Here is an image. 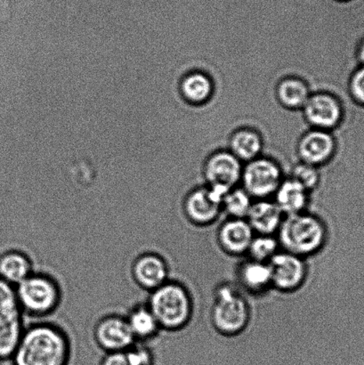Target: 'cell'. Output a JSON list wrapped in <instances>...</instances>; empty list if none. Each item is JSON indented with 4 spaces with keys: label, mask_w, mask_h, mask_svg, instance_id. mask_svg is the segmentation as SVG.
Here are the masks:
<instances>
[{
    "label": "cell",
    "mask_w": 364,
    "mask_h": 365,
    "mask_svg": "<svg viewBox=\"0 0 364 365\" xmlns=\"http://www.w3.org/2000/svg\"><path fill=\"white\" fill-rule=\"evenodd\" d=\"M273 197L284 217L308 211L310 192L291 178L281 181Z\"/></svg>",
    "instance_id": "obj_20"
},
{
    "label": "cell",
    "mask_w": 364,
    "mask_h": 365,
    "mask_svg": "<svg viewBox=\"0 0 364 365\" xmlns=\"http://www.w3.org/2000/svg\"><path fill=\"white\" fill-rule=\"evenodd\" d=\"M291 178L304 186L310 192L316 189L320 182V174L316 166L305 163L294 167Z\"/></svg>",
    "instance_id": "obj_27"
},
{
    "label": "cell",
    "mask_w": 364,
    "mask_h": 365,
    "mask_svg": "<svg viewBox=\"0 0 364 365\" xmlns=\"http://www.w3.org/2000/svg\"><path fill=\"white\" fill-rule=\"evenodd\" d=\"M298 152L303 163L313 166L321 165L334 155L336 152V140L333 135L317 128L302 138Z\"/></svg>",
    "instance_id": "obj_17"
},
{
    "label": "cell",
    "mask_w": 364,
    "mask_h": 365,
    "mask_svg": "<svg viewBox=\"0 0 364 365\" xmlns=\"http://www.w3.org/2000/svg\"><path fill=\"white\" fill-rule=\"evenodd\" d=\"M255 232L244 218L227 217L217 232V245L232 257L246 256Z\"/></svg>",
    "instance_id": "obj_14"
},
{
    "label": "cell",
    "mask_w": 364,
    "mask_h": 365,
    "mask_svg": "<svg viewBox=\"0 0 364 365\" xmlns=\"http://www.w3.org/2000/svg\"><path fill=\"white\" fill-rule=\"evenodd\" d=\"M254 199L242 187H234L224 196L223 213L230 218L247 217Z\"/></svg>",
    "instance_id": "obj_25"
},
{
    "label": "cell",
    "mask_w": 364,
    "mask_h": 365,
    "mask_svg": "<svg viewBox=\"0 0 364 365\" xmlns=\"http://www.w3.org/2000/svg\"><path fill=\"white\" fill-rule=\"evenodd\" d=\"M155 356L145 343H135L127 351L105 354L100 365H155Z\"/></svg>",
    "instance_id": "obj_22"
},
{
    "label": "cell",
    "mask_w": 364,
    "mask_h": 365,
    "mask_svg": "<svg viewBox=\"0 0 364 365\" xmlns=\"http://www.w3.org/2000/svg\"><path fill=\"white\" fill-rule=\"evenodd\" d=\"M128 275L135 287L149 293L170 280V267L162 253L145 250L131 259Z\"/></svg>",
    "instance_id": "obj_8"
},
{
    "label": "cell",
    "mask_w": 364,
    "mask_h": 365,
    "mask_svg": "<svg viewBox=\"0 0 364 365\" xmlns=\"http://www.w3.org/2000/svg\"><path fill=\"white\" fill-rule=\"evenodd\" d=\"M224 196L208 185L192 189L182 202V211L188 222L195 227H208L223 213Z\"/></svg>",
    "instance_id": "obj_11"
},
{
    "label": "cell",
    "mask_w": 364,
    "mask_h": 365,
    "mask_svg": "<svg viewBox=\"0 0 364 365\" xmlns=\"http://www.w3.org/2000/svg\"><path fill=\"white\" fill-rule=\"evenodd\" d=\"M283 180L278 164L269 159L256 158L244 167L241 182L253 199L260 200L274 196Z\"/></svg>",
    "instance_id": "obj_9"
},
{
    "label": "cell",
    "mask_w": 364,
    "mask_h": 365,
    "mask_svg": "<svg viewBox=\"0 0 364 365\" xmlns=\"http://www.w3.org/2000/svg\"><path fill=\"white\" fill-rule=\"evenodd\" d=\"M284 215L271 199L254 200L246 220L256 235H276Z\"/></svg>",
    "instance_id": "obj_19"
},
{
    "label": "cell",
    "mask_w": 364,
    "mask_h": 365,
    "mask_svg": "<svg viewBox=\"0 0 364 365\" xmlns=\"http://www.w3.org/2000/svg\"><path fill=\"white\" fill-rule=\"evenodd\" d=\"M272 288L277 292L293 293L299 291L308 277L306 259L281 250L269 262Z\"/></svg>",
    "instance_id": "obj_10"
},
{
    "label": "cell",
    "mask_w": 364,
    "mask_h": 365,
    "mask_svg": "<svg viewBox=\"0 0 364 365\" xmlns=\"http://www.w3.org/2000/svg\"><path fill=\"white\" fill-rule=\"evenodd\" d=\"M162 331L184 330L194 316V299L183 282L170 278L145 299Z\"/></svg>",
    "instance_id": "obj_4"
},
{
    "label": "cell",
    "mask_w": 364,
    "mask_h": 365,
    "mask_svg": "<svg viewBox=\"0 0 364 365\" xmlns=\"http://www.w3.org/2000/svg\"><path fill=\"white\" fill-rule=\"evenodd\" d=\"M356 57H358V63L360 66H364V42L360 45L359 48L358 50V53H356Z\"/></svg>",
    "instance_id": "obj_29"
},
{
    "label": "cell",
    "mask_w": 364,
    "mask_h": 365,
    "mask_svg": "<svg viewBox=\"0 0 364 365\" xmlns=\"http://www.w3.org/2000/svg\"><path fill=\"white\" fill-rule=\"evenodd\" d=\"M212 83L205 74L192 73L187 75L180 83V92L187 102L199 103L209 98Z\"/></svg>",
    "instance_id": "obj_24"
},
{
    "label": "cell",
    "mask_w": 364,
    "mask_h": 365,
    "mask_svg": "<svg viewBox=\"0 0 364 365\" xmlns=\"http://www.w3.org/2000/svg\"><path fill=\"white\" fill-rule=\"evenodd\" d=\"M262 146L261 137L249 128L235 132L230 140L232 153L239 160L246 162L256 159L261 152Z\"/></svg>",
    "instance_id": "obj_21"
},
{
    "label": "cell",
    "mask_w": 364,
    "mask_h": 365,
    "mask_svg": "<svg viewBox=\"0 0 364 365\" xmlns=\"http://www.w3.org/2000/svg\"><path fill=\"white\" fill-rule=\"evenodd\" d=\"M37 268L34 257L23 247H12L0 253V279L14 287Z\"/></svg>",
    "instance_id": "obj_15"
},
{
    "label": "cell",
    "mask_w": 364,
    "mask_h": 365,
    "mask_svg": "<svg viewBox=\"0 0 364 365\" xmlns=\"http://www.w3.org/2000/svg\"><path fill=\"white\" fill-rule=\"evenodd\" d=\"M95 345L105 354L127 351L135 339L124 313L108 312L100 316L91 329Z\"/></svg>",
    "instance_id": "obj_7"
},
{
    "label": "cell",
    "mask_w": 364,
    "mask_h": 365,
    "mask_svg": "<svg viewBox=\"0 0 364 365\" xmlns=\"http://www.w3.org/2000/svg\"><path fill=\"white\" fill-rule=\"evenodd\" d=\"M276 237L281 250L306 259L326 248L329 229L322 217L308 210L284 217Z\"/></svg>",
    "instance_id": "obj_3"
},
{
    "label": "cell",
    "mask_w": 364,
    "mask_h": 365,
    "mask_svg": "<svg viewBox=\"0 0 364 365\" xmlns=\"http://www.w3.org/2000/svg\"><path fill=\"white\" fill-rule=\"evenodd\" d=\"M16 287L0 279V360L12 357L26 327Z\"/></svg>",
    "instance_id": "obj_6"
},
{
    "label": "cell",
    "mask_w": 364,
    "mask_h": 365,
    "mask_svg": "<svg viewBox=\"0 0 364 365\" xmlns=\"http://www.w3.org/2000/svg\"><path fill=\"white\" fill-rule=\"evenodd\" d=\"M235 274L238 287L249 295H264L273 289L269 263L246 257L238 264Z\"/></svg>",
    "instance_id": "obj_16"
},
{
    "label": "cell",
    "mask_w": 364,
    "mask_h": 365,
    "mask_svg": "<svg viewBox=\"0 0 364 365\" xmlns=\"http://www.w3.org/2000/svg\"><path fill=\"white\" fill-rule=\"evenodd\" d=\"M303 108L306 120L318 130H331L340 126L344 117L340 99L327 93L310 96Z\"/></svg>",
    "instance_id": "obj_13"
},
{
    "label": "cell",
    "mask_w": 364,
    "mask_h": 365,
    "mask_svg": "<svg viewBox=\"0 0 364 365\" xmlns=\"http://www.w3.org/2000/svg\"><path fill=\"white\" fill-rule=\"evenodd\" d=\"M73 338L62 324L51 319L31 321L10 360L14 365H68Z\"/></svg>",
    "instance_id": "obj_1"
},
{
    "label": "cell",
    "mask_w": 364,
    "mask_h": 365,
    "mask_svg": "<svg viewBox=\"0 0 364 365\" xmlns=\"http://www.w3.org/2000/svg\"><path fill=\"white\" fill-rule=\"evenodd\" d=\"M277 96L284 106L296 109L304 107L310 94L304 81L297 78H287L278 86Z\"/></svg>",
    "instance_id": "obj_23"
},
{
    "label": "cell",
    "mask_w": 364,
    "mask_h": 365,
    "mask_svg": "<svg viewBox=\"0 0 364 365\" xmlns=\"http://www.w3.org/2000/svg\"><path fill=\"white\" fill-rule=\"evenodd\" d=\"M281 250L276 235L255 234L245 257L260 262L269 263Z\"/></svg>",
    "instance_id": "obj_26"
},
{
    "label": "cell",
    "mask_w": 364,
    "mask_h": 365,
    "mask_svg": "<svg viewBox=\"0 0 364 365\" xmlns=\"http://www.w3.org/2000/svg\"><path fill=\"white\" fill-rule=\"evenodd\" d=\"M338 1H349V0H338Z\"/></svg>",
    "instance_id": "obj_30"
},
{
    "label": "cell",
    "mask_w": 364,
    "mask_h": 365,
    "mask_svg": "<svg viewBox=\"0 0 364 365\" xmlns=\"http://www.w3.org/2000/svg\"><path fill=\"white\" fill-rule=\"evenodd\" d=\"M242 170L240 160L233 153H217L209 157L204 166L206 185L224 196L240 184Z\"/></svg>",
    "instance_id": "obj_12"
},
{
    "label": "cell",
    "mask_w": 364,
    "mask_h": 365,
    "mask_svg": "<svg viewBox=\"0 0 364 365\" xmlns=\"http://www.w3.org/2000/svg\"><path fill=\"white\" fill-rule=\"evenodd\" d=\"M210 320L214 329L227 337L240 335L248 328L251 305L236 284L224 282L215 289Z\"/></svg>",
    "instance_id": "obj_5"
},
{
    "label": "cell",
    "mask_w": 364,
    "mask_h": 365,
    "mask_svg": "<svg viewBox=\"0 0 364 365\" xmlns=\"http://www.w3.org/2000/svg\"><path fill=\"white\" fill-rule=\"evenodd\" d=\"M124 314L132 334L137 343L148 344L158 338L160 332H162L145 299L132 304Z\"/></svg>",
    "instance_id": "obj_18"
},
{
    "label": "cell",
    "mask_w": 364,
    "mask_h": 365,
    "mask_svg": "<svg viewBox=\"0 0 364 365\" xmlns=\"http://www.w3.org/2000/svg\"><path fill=\"white\" fill-rule=\"evenodd\" d=\"M18 302L31 321L51 319L62 307L64 289L52 272L37 268L16 287Z\"/></svg>",
    "instance_id": "obj_2"
},
{
    "label": "cell",
    "mask_w": 364,
    "mask_h": 365,
    "mask_svg": "<svg viewBox=\"0 0 364 365\" xmlns=\"http://www.w3.org/2000/svg\"><path fill=\"white\" fill-rule=\"evenodd\" d=\"M348 89L354 101L364 106V66L353 73Z\"/></svg>",
    "instance_id": "obj_28"
}]
</instances>
